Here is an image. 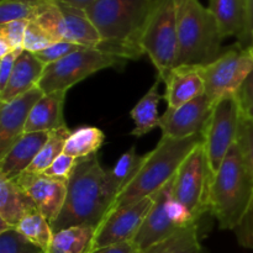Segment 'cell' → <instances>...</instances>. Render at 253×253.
Wrapping results in <instances>:
<instances>
[{
	"label": "cell",
	"instance_id": "cell-41",
	"mask_svg": "<svg viewBox=\"0 0 253 253\" xmlns=\"http://www.w3.org/2000/svg\"><path fill=\"white\" fill-rule=\"evenodd\" d=\"M247 2V41L249 47L253 40V0H246ZM247 47V48H249Z\"/></svg>",
	"mask_w": 253,
	"mask_h": 253
},
{
	"label": "cell",
	"instance_id": "cell-42",
	"mask_svg": "<svg viewBox=\"0 0 253 253\" xmlns=\"http://www.w3.org/2000/svg\"><path fill=\"white\" fill-rule=\"evenodd\" d=\"M54 1L69 5V6L77 7V9L86 10L89 6H91L94 2L98 1V0H54Z\"/></svg>",
	"mask_w": 253,
	"mask_h": 253
},
{
	"label": "cell",
	"instance_id": "cell-31",
	"mask_svg": "<svg viewBox=\"0 0 253 253\" xmlns=\"http://www.w3.org/2000/svg\"><path fill=\"white\" fill-rule=\"evenodd\" d=\"M0 253H46V251L25 239L16 229H11L0 234Z\"/></svg>",
	"mask_w": 253,
	"mask_h": 253
},
{
	"label": "cell",
	"instance_id": "cell-9",
	"mask_svg": "<svg viewBox=\"0 0 253 253\" xmlns=\"http://www.w3.org/2000/svg\"><path fill=\"white\" fill-rule=\"evenodd\" d=\"M173 182L174 178L163 185L158 192L151 195L153 198V205L140 231L133 239V244L140 251L198 222L193 219L190 212L178 200H175L173 195Z\"/></svg>",
	"mask_w": 253,
	"mask_h": 253
},
{
	"label": "cell",
	"instance_id": "cell-15",
	"mask_svg": "<svg viewBox=\"0 0 253 253\" xmlns=\"http://www.w3.org/2000/svg\"><path fill=\"white\" fill-rule=\"evenodd\" d=\"M42 96L43 93L36 86L11 101L0 104V158L24 135L30 113Z\"/></svg>",
	"mask_w": 253,
	"mask_h": 253
},
{
	"label": "cell",
	"instance_id": "cell-14",
	"mask_svg": "<svg viewBox=\"0 0 253 253\" xmlns=\"http://www.w3.org/2000/svg\"><path fill=\"white\" fill-rule=\"evenodd\" d=\"M14 180L31 198L37 210L46 217L49 224L56 221L66 202V180L31 173H22Z\"/></svg>",
	"mask_w": 253,
	"mask_h": 253
},
{
	"label": "cell",
	"instance_id": "cell-8",
	"mask_svg": "<svg viewBox=\"0 0 253 253\" xmlns=\"http://www.w3.org/2000/svg\"><path fill=\"white\" fill-rule=\"evenodd\" d=\"M214 182L204 142L189 153L173 182V195L195 221L210 212V195Z\"/></svg>",
	"mask_w": 253,
	"mask_h": 253
},
{
	"label": "cell",
	"instance_id": "cell-1",
	"mask_svg": "<svg viewBox=\"0 0 253 253\" xmlns=\"http://www.w3.org/2000/svg\"><path fill=\"white\" fill-rule=\"evenodd\" d=\"M119 192L101 167L98 155L77 160L67 180V197L63 209L52 222L53 234L74 226L98 229L108 216Z\"/></svg>",
	"mask_w": 253,
	"mask_h": 253
},
{
	"label": "cell",
	"instance_id": "cell-30",
	"mask_svg": "<svg viewBox=\"0 0 253 253\" xmlns=\"http://www.w3.org/2000/svg\"><path fill=\"white\" fill-rule=\"evenodd\" d=\"M143 158L145 156H138L136 153V148L131 147L119 158L115 166L110 170H108L109 178L119 193L132 180V178L142 166Z\"/></svg>",
	"mask_w": 253,
	"mask_h": 253
},
{
	"label": "cell",
	"instance_id": "cell-27",
	"mask_svg": "<svg viewBox=\"0 0 253 253\" xmlns=\"http://www.w3.org/2000/svg\"><path fill=\"white\" fill-rule=\"evenodd\" d=\"M71 135L72 131L67 127V125L52 131L51 135H49V138L44 143L42 150L40 151L34 162L31 163V166L24 173L42 174L53 163V161L64 152L66 141L68 140V137Z\"/></svg>",
	"mask_w": 253,
	"mask_h": 253
},
{
	"label": "cell",
	"instance_id": "cell-3",
	"mask_svg": "<svg viewBox=\"0 0 253 253\" xmlns=\"http://www.w3.org/2000/svg\"><path fill=\"white\" fill-rule=\"evenodd\" d=\"M202 142H204L203 133L187 138L162 136L155 150L145 155L142 166L132 180L119 193L110 212L128 207L158 192L174 178L185 158Z\"/></svg>",
	"mask_w": 253,
	"mask_h": 253
},
{
	"label": "cell",
	"instance_id": "cell-2",
	"mask_svg": "<svg viewBox=\"0 0 253 253\" xmlns=\"http://www.w3.org/2000/svg\"><path fill=\"white\" fill-rule=\"evenodd\" d=\"M155 0H98L85 10L101 37L98 49L138 59L145 54L141 39L151 16Z\"/></svg>",
	"mask_w": 253,
	"mask_h": 253
},
{
	"label": "cell",
	"instance_id": "cell-39",
	"mask_svg": "<svg viewBox=\"0 0 253 253\" xmlns=\"http://www.w3.org/2000/svg\"><path fill=\"white\" fill-rule=\"evenodd\" d=\"M88 253H140V250L133 244V241H126L110 245V246L100 247V249L90 250Z\"/></svg>",
	"mask_w": 253,
	"mask_h": 253
},
{
	"label": "cell",
	"instance_id": "cell-5",
	"mask_svg": "<svg viewBox=\"0 0 253 253\" xmlns=\"http://www.w3.org/2000/svg\"><path fill=\"white\" fill-rule=\"evenodd\" d=\"M179 54L177 66H205L220 56L222 36L200 0H174Z\"/></svg>",
	"mask_w": 253,
	"mask_h": 253
},
{
	"label": "cell",
	"instance_id": "cell-19",
	"mask_svg": "<svg viewBox=\"0 0 253 253\" xmlns=\"http://www.w3.org/2000/svg\"><path fill=\"white\" fill-rule=\"evenodd\" d=\"M46 64L42 63L34 53L24 51L15 63L14 71L9 82L0 90V104L11 101L12 99L32 90L39 85Z\"/></svg>",
	"mask_w": 253,
	"mask_h": 253
},
{
	"label": "cell",
	"instance_id": "cell-6",
	"mask_svg": "<svg viewBox=\"0 0 253 253\" xmlns=\"http://www.w3.org/2000/svg\"><path fill=\"white\" fill-rule=\"evenodd\" d=\"M141 47L157 69L160 82L178 64L177 12L174 0H155L141 39Z\"/></svg>",
	"mask_w": 253,
	"mask_h": 253
},
{
	"label": "cell",
	"instance_id": "cell-44",
	"mask_svg": "<svg viewBox=\"0 0 253 253\" xmlns=\"http://www.w3.org/2000/svg\"><path fill=\"white\" fill-rule=\"evenodd\" d=\"M247 52H249L250 56H251L252 59H253V40H252V43L250 44V47H249V48H247Z\"/></svg>",
	"mask_w": 253,
	"mask_h": 253
},
{
	"label": "cell",
	"instance_id": "cell-34",
	"mask_svg": "<svg viewBox=\"0 0 253 253\" xmlns=\"http://www.w3.org/2000/svg\"><path fill=\"white\" fill-rule=\"evenodd\" d=\"M236 142L253 175V121L242 110Z\"/></svg>",
	"mask_w": 253,
	"mask_h": 253
},
{
	"label": "cell",
	"instance_id": "cell-37",
	"mask_svg": "<svg viewBox=\"0 0 253 253\" xmlns=\"http://www.w3.org/2000/svg\"><path fill=\"white\" fill-rule=\"evenodd\" d=\"M234 231L240 246L253 250V202Z\"/></svg>",
	"mask_w": 253,
	"mask_h": 253
},
{
	"label": "cell",
	"instance_id": "cell-29",
	"mask_svg": "<svg viewBox=\"0 0 253 253\" xmlns=\"http://www.w3.org/2000/svg\"><path fill=\"white\" fill-rule=\"evenodd\" d=\"M48 0H1L0 24L17 20L34 21Z\"/></svg>",
	"mask_w": 253,
	"mask_h": 253
},
{
	"label": "cell",
	"instance_id": "cell-10",
	"mask_svg": "<svg viewBox=\"0 0 253 253\" xmlns=\"http://www.w3.org/2000/svg\"><path fill=\"white\" fill-rule=\"evenodd\" d=\"M204 81L205 95L212 104L236 95L253 71V59L247 49L237 46L220 54L215 61L199 66Z\"/></svg>",
	"mask_w": 253,
	"mask_h": 253
},
{
	"label": "cell",
	"instance_id": "cell-13",
	"mask_svg": "<svg viewBox=\"0 0 253 253\" xmlns=\"http://www.w3.org/2000/svg\"><path fill=\"white\" fill-rule=\"evenodd\" d=\"M214 104L205 94L179 108H167L160 119L162 136L172 138H187L204 132L211 115Z\"/></svg>",
	"mask_w": 253,
	"mask_h": 253
},
{
	"label": "cell",
	"instance_id": "cell-26",
	"mask_svg": "<svg viewBox=\"0 0 253 253\" xmlns=\"http://www.w3.org/2000/svg\"><path fill=\"white\" fill-rule=\"evenodd\" d=\"M105 141V135L98 127L84 126L73 131L66 141L64 153L76 160L95 155Z\"/></svg>",
	"mask_w": 253,
	"mask_h": 253
},
{
	"label": "cell",
	"instance_id": "cell-25",
	"mask_svg": "<svg viewBox=\"0 0 253 253\" xmlns=\"http://www.w3.org/2000/svg\"><path fill=\"white\" fill-rule=\"evenodd\" d=\"M96 229L90 226H74L53 234L46 253H88Z\"/></svg>",
	"mask_w": 253,
	"mask_h": 253
},
{
	"label": "cell",
	"instance_id": "cell-32",
	"mask_svg": "<svg viewBox=\"0 0 253 253\" xmlns=\"http://www.w3.org/2000/svg\"><path fill=\"white\" fill-rule=\"evenodd\" d=\"M56 43L53 37L42 29L37 22L29 21L25 31V39H24V49L31 53H37L40 51H43L47 47L52 46Z\"/></svg>",
	"mask_w": 253,
	"mask_h": 253
},
{
	"label": "cell",
	"instance_id": "cell-43",
	"mask_svg": "<svg viewBox=\"0 0 253 253\" xmlns=\"http://www.w3.org/2000/svg\"><path fill=\"white\" fill-rule=\"evenodd\" d=\"M241 108H242V110H244V113L246 114V115L253 121V106L252 105H242L241 104Z\"/></svg>",
	"mask_w": 253,
	"mask_h": 253
},
{
	"label": "cell",
	"instance_id": "cell-28",
	"mask_svg": "<svg viewBox=\"0 0 253 253\" xmlns=\"http://www.w3.org/2000/svg\"><path fill=\"white\" fill-rule=\"evenodd\" d=\"M15 229L30 242L36 246L41 247L47 251L53 239V231H52L51 224L46 220V217L36 210L30 212L19 222Z\"/></svg>",
	"mask_w": 253,
	"mask_h": 253
},
{
	"label": "cell",
	"instance_id": "cell-35",
	"mask_svg": "<svg viewBox=\"0 0 253 253\" xmlns=\"http://www.w3.org/2000/svg\"><path fill=\"white\" fill-rule=\"evenodd\" d=\"M83 46H79V44L72 43V42H67V41H61V42H56L52 46L47 47L46 49L43 51H40L37 53H34L40 61L42 62L43 64H51L54 63V62L59 61V59L64 58L68 54L73 53L74 51L77 49L82 48Z\"/></svg>",
	"mask_w": 253,
	"mask_h": 253
},
{
	"label": "cell",
	"instance_id": "cell-12",
	"mask_svg": "<svg viewBox=\"0 0 253 253\" xmlns=\"http://www.w3.org/2000/svg\"><path fill=\"white\" fill-rule=\"evenodd\" d=\"M153 205V198L147 197L128 207L110 212L95 231L90 250L133 241Z\"/></svg>",
	"mask_w": 253,
	"mask_h": 253
},
{
	"label": "cell",
	"instance_id": "cell-23",
	"mask_svg": "<svg viewBox=\"0 0 253 253\" xmlns=\"http://www.w3.org/2000/svg\"><path fill=\"white\" fill-rule=\"evenodd\" d=\"M161 82L156 81L150 90L143 95V98L133 106L131 110V118L135 123V127L131 131V135L136 137H142L143 135L152 131L153 128L160 127V119L158 115V105L162 99V95L158 93V85Z\"/></svg>",
	"mask_w": 253,
	"mask_h": 253
},
{
	"label": "cell",
	"instance_id": "cell-38",
	"mask_svg": "<svg viewBox=\"0 0 253 253\" xmlns=\"http://www.w3.org/2000/svg\"><path fill=\"white\" fill-rule=\"evenodd\" d=\"M22 52L24 51H12L0 58V90H2L9 82L10 76L14 71L16 59L19 58Z\"/></svg>",
	"mask_w": 253,
	"mask_h": 253
},
{
	"label": "cell",
	"instance_id": "cell-40",
	"mask_svg": "<svg viewBox=\"0 0 253 253\" xmlns=\"http://www.w3.org/2000/svg\"><path fill=\"white\" fill-rule=\"evenodd\" d=\"M239 98L242 105H252L253 106V71L247 77L242 85L241 90L239 91Z\"/></svg>",
	"mask_w": 253,
	"mask_h": 253
},
{
	"label": "cell",
	"instance_id": "cell-20",
	"mask_svg": "<svg viewBox=\"0 0 253 253\" xmlns=\"http://www.w3.org/2000/svg\"><path fill=\"white\" fill-rule=\"evenodd\" d=\"M67 91L43 94L30 113L25 132H52L66 126L63 118Z\"/></svg>",
	"mask_w": 253,
	"mask_h": 253
},
{
	"label": "cell",
	"instance_id": "cell-33",
	"mask_svg": "<svg viewBox=\"0 0 253 253\" xmlns=\"http://www.w3.org/2000/svg\"><path fill=\"white\" fill-rule=\"evenodd\" d=\"M27 24L26 20L0 24V41L6 43L11 51H25L24 39Z\"/></svg>",
	"mask_w": 253,
	"mask_h": 253
},
{
	"label": "cell",
	"instance_id": "cell-16",
	"mask_svg": "<svg viewBox=\"0 0 253 253\" xmlns=\"http://www.w3.org/2000/svg\"><path fill=\"white\" fill-rule=\"evenodd\" d=\"M166 91L163 98L168 108H179L180 105L194 100L205 94L204 81L199 66H177L169 71L163 79Z\"/></svg>",
	"mask_w": 253,
	"mask_h": 253
},
{
	"label": "cell",
	"instance_id": "cell-7",
	"mask_svg": "<svg viewBox=\"0 0 253 253\" xmlns=\"http://www.w3.org/2000/svg\"><path fill=\"white\" fill-rule=\"evenodd\" d=\"M126 59L91 47H82L64 58L47 64L39 82L43 94L68 91L73 85L105 68L121 67Z\"/></svg>",
	"mask_w": 253,
	"mask_h": 253
},
{
	"label": "cell",
	"instance_id": "cell-24",
	"mask_svg": "<svg viewBox=\"0 0 253 253\" xmlns=\"http://www.w3.org/2000/svg\"><path fill=\"white\" fill-rule=\"evenodd\" d=\"M140 253H209L199 235V225L192 224L174 232L163 241L152 245Z\"/></svg>",
	"mask_w": 253,
	"mask_h": 253
},
{
	"label": "cell",
	"instance_id": "cell-22",
	"mask_svg": "<svg viewBox=\"0 0 253 253\" xmlns=\"http://www.w3.org/2000/svg\"><path fill=\"white\" fill-rule=\"evenodd\" d=\"M57 2V1H56ZM61 9L66 27V41L83 47L98 48L101 37L89 19L85 10L57 2Z\"/></svg>",
	"mask_w": 253,
	"mask_h": 253
},
{
	"label": "cell",
	"instance_id": "cell-21",
	"mask_svg": "<svg viewBox=\"0 0 253 253\" xmlns=\"http://www.w3.org/2000/svg\"><path fill=\"white\" fill-rule=\"evenodd\" d=\"M37 208L15 180L0 175V220L15 227Z\"/></svg>",
	"mask_w": 253,
	"mask_h": 253
},
{
	"label": "cell",
	"instance_id": "cell-36",
	"mask_svg": "<svg viewBox=\"0 0 253 253\" xmlns=\"http://www.w3.org/2000/svg\"><path fill=\"white\" fill-rule=\"evenodd\" d=\"M77 160L74 157L66 155V153H62L59 157H57L53 161L51 166L44 170L42 174L47 175V177L54 178V179L59 180H68V178L71 177L72 172H73V168L76 166Z\"/></svg>",
	"mask_w": 253,
	"mask_h": 253
},
{
	"label": "cell",
	"instance_id": "cell-4",
	"mask_svg": "<svg viewBox=\"0 0 253 253\" xmlns=\"http://www.w3.org/2000/svg\"><path fill=\"white\" fill-rule=\"evenodd\" d=\"M253 202V175L237 142L227 152L215 175L210 212L221 230H235Z\"/></svg>",
	"mask_w": 253,
	"mask_h": 253
},
{
	"label": "cell",
	"instance_id": "cell-18",
	"mask_svg": "<svg viewBox=\"0 0 253 253\" xmlns=\"http://www.w3.org/2000/svg\"><path fill=\"white\" fill-rule=\"evenodd\" d=\"M209 10L216 20L222 39L235 36L239 46L247 49L246 0H209Z\"/></svg>",
	"mask_w": 253,
	"mask_h": 253
},
{
	"label": "cell",
	"instance_id": "cell-11",
	"mask_svg": "<svg viewBox=\"0 0 253 253\" xmlns=\"http://www.w3.org/2000/svg\"><path fill=\"white\" fill-rule=\"evenodd\" d=\"M241 114L242 108L239 94L225 96L214 104L211 115L203 132L204 147L214 178L227 152L236 142Z\"/></svg>",
	"mask_w": 253,
	"mask_h": 253
},
{
	"label": "cell",
	"instance_id": "cell-17",
	"mask_svg": "<svg viewBox=\"0 0 253 253\" xmlns=\"http://www.w3.org/2000/svg\"><path fill=\"white\" fill-rule=\"evenodd\" d=\"M51 132H25L0 158V175L6 179H16L31 166L36 156L49 138Z\"/></svg>",
	"mask_w": 253,
	"mask_h": 253
}]
</instances>
